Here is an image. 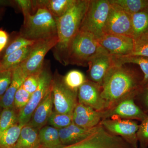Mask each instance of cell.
I'll return each mask as SVG.
<instances>
[{
    "instance_id": "cell-1",
    "label": "cell",
    "mask_w": 148,
    "mask_h": 148,
    "mask_svg": "<svg viewBox=\"0 0 148 148\" xmlns=\"http://www.w3.org/2000/svg\"><path fill=\"white\" fill-rule=\"evenodd\" d=\"M143 74L134 67L113 65L106 73L101 86V95L107 109L130 97H135L142 87Z\"/></svg>"
},
{
    "instance_id": "cell-2",
    "label": "cell",
    "mask_w": 148,
    "mask_h": 148,
    "mask_svg": "<svg viewBox=\"0 0 148 148\" xmlns=\"http://www.w3.org/2000/svg\"><path fill=\"white\" fill-rule=\"evenodd\" d=\"M90 0H77L63 16L55 18L58 41L53 48L55 59L65 64L67 50L72 40L79 31Z\"/></svg>"
},
{
    "instance_id": "cell-3",
    "label": "cell",
    "mask_w": 148,
    "mask_h": 148,
    "mask_svg": "<svg viewBox=\"0 0 148 148\" xmlns=\"http://www.w3.org/2000/svg\"><path fill=\"white\" fill-rule=\"evenodd\" d=\"M19 35L34 41L57 37L55 18L45 7L38 8L35 14L24 17Z\"/></svg>"
},
{
    "instance_id": "cell-4",
    "label": "cell",
    "mask_w": 148,
    "mask_h": 148,
    "mask_svg": "<svg viewBox=\"0 0 148 148\" xmlns=\"http://www.w3.org/2000/svg\"><path fill=\"white\" fill-rule=\"evenodd\" d=\"M104 49L95 37L79 30L69 45L64 65L88 66L90 60Z\"/></svg>"
},
{
    "instance_id": "cell-5",
    "label": "cell",
    "mask_w": 148,
    "mask_h": 148,
    "mask_svg": "<svg viewBox=\"0 0 148 148\" xmlns=\"http://www.w3.org/2000/svg\"><path fill=\"white\" fill-rule=\"evenodd\" d=\"M110 6L109 0H90L79 30L99 39L105 34Z\"/></svg>"
},
{
    "instance_id": "cell-6",
    "label": "cell",
    "mask_w": 148,
    "mask_h": 148,
    "mask_svg": "<svg viewBox=\"0 0 148 148\" xmlns=\"http://www.w3.org/2000/svg\"><path fill=\"white\" fill-rule=\"evenodd\" d=\"M49 66V64L45 62L40 73L39 83L38 88L32 94L28 104L24 108L18 112V124L24 126L29 123L34 112L50 88L53 77Z\"/></svg>"
},
{
    "instance_id": "cell-7",
    "label": "cell",
    "mask_w": 148,
    "mask_h": 148,
    "mask_svg": "<svg viewBox=\"0 0 148 148\" xmlns=\"http://www.w3.org/2000/svg\"><path fill=\"white\" fill-rule=\"evenodd\" d=\"M61 148H135L119 136L110 133L100 123L89 137L76 144Z\"/></svg>"
},
{
    "instance_id": "cell-8",
    "label": "cell",
    "mask_w": 148,
    "mask_h": 148,
    "mask_svg": "<svg viewBox=\"0 0 148 148\" xmlns=\"http://www.w3.org/2000/svg\"><path fill=\"white\" fill-rule=\"evenodd\" d=\"M58 41V37H55L37 41L32 46L27 59L19 65L26 76L39 73L41 72L46 55L55 46Z\"/></svg>"
},
{
    "instance_id": "cell-9",
    "label": "cell",
    "mask_w": 148,
    "mask_h": 148,
    "mask_svg": "<svg viewBox=\"0 0 148 148\" xmlns=\"http://www.w3.org/2000/svg\"><path fill=\"white\" fill-rule=\"evenodd\" d=\"M51 88L56 112L72 114L78 103L77 93L66 86L63 82V77L59 75L53 77Z\"/></svg>"
},
{
    "instance_id": "cell-10",
    "label": "cell",
    "mask_w": 148,
    "mask_h": 148,
    "mask_svg": "<svg viewBox=\"0 0 148 148\" xmlns=\"http://www.w3.org/2000/svg\"><path fill=\"white\" fill-rule=\"evenodd\" d=\"M101 123L110 133L121 137L133 147L138 148L137 132L139 125L137 121L113 117L102 120Z\"/></svg>"
},
{
    "instance_id": "cell-11",
    "label": "cell",
    "mask_w": 148,
    "mask_h": 148,
    "mask_svg": "<svg viewBox=\"0 0 148 148\" xmlns=\"http://www.w3.org/2000/svg\"><path fill=\"white\" fill-rule=\"evenodd\" d=\"M110 4V9L105 27V34L121 35L132 38L131 14L117 5Z\"/></svg>"
},
{
    "instance_id": "cell-12",
    "label": "cell",
    "mask_w": 148,
    "mask_h": 148,
    "mask_svg": "<svg viewBox=\"0 0 148 148\" xmlns=\"http://www.w3.org/2000/svg\"><path fill=\"white\" fill-rule=\"evenodd\" d=\"M100 113L102 120L117 117L142 122L148 115L135 103V97L126 98L110 108L100 111Z\"/></svg>"
},
{
    "instance_id": "cell-13",
    "label": "cell",
    "mask_w": 148,
    "mask_h": 148,
    "mask_svg": "<svg viewBox=\"0 0 148 148\" xmlns=\"http://www.w3.org/2000/svg\"><path fill=\"white\" fill-rule=\"evenodd\" d=\"M98 40L100 45L112 56L129 55L134 49V39L131 37L105 34Z\"/></svg>"
},
{
    "instance_id": "cell-14",
    "label": "cell",
    "mask_w": 148,
    "mask_h": 148,
    "mask_svg": "<svg viewBox=\"0 0 148 148\" xmlns=\"http://www.w3.org/2000/svg\"><path fill=\"white\" fill-rule=\"evenodd\" d=\"M78 103L88 106L95 110L107 109L105 100L101 95V87L89 80H86L77 91Z\"/></svg>"
},
{
    "instance_id": "cell-15",
    "label": "cell",
    "mask_w": 148,
    "mask_h": 148,
    "mask_svg": "<svg viewBox=\"0 0 148 148\" xmlns=\"http://www.w3.org/2000/svg\"><path fill=\"white\" fill-rule=\"evenodd\" d=\"M113 65L112 55L104 49L95 56L88 63L89 80L101 87L106 73Z\"/></svg>"
},
{
    "instance_id": "cell-16",
    "label": "cell",
    "mask_w": 148,
    "mask_h": 148,
    "mask_svg": "<svg viewBox=\"0 0 148 148\" xmlns=\"http://www.w3.org/2000/svg\"><path fill=\"white\" fill-rule=\"evenodd\" d=\"M73 123L84 129H91L100 124L102 119L100 111L78 103L72 114Z\"/></svg>"
},
{
    "instance_id": "cell-17",
    "label": "cell",
    "mask_w": 148,
    "mask_h": 148,
    "mask_svg": "<svg viewBox=\"0 0 148 148\" xmlns=\"http://www.w3.org/2000/svg\"><path fill=\"white\" fill-rule=\"evenodd\" d=\"M53 96L51 85L42 101L34 112L28 124L38 130L45 126L53 112Z\"/></svg>"
},
{
    "instance_id": "cell-18",
    "label": "cell",
    "mask_w": 148,
    "mask_h": 148,
    "mask_svg": "<svg viewBox=\"0 0 148 148\" xmlns=\"http://www.w3.org/2000/svg\"><path fill=\"white\" fill-rule=\"evenodd\" d=\"M99 124L91 129H84L73 123L67 127L58 130L61 143L65 146L79 143L88 138L95 132L98 128Z\"/></svg>"
},
{
    "instance_id": "cell-19",
    "label": "cell",
    "mask_w": 148,
    "mask_h": 148,
    "mask_svg": "<svg viewBox=\"0 0 148 148\" xmlns=\"http://www.w3.org/2000/svg\"><path fill=\"white\" fill-rule=\"evenodd\" d=\"M27 77L20 66L14 69L10 85L4 95L0 99V107L3 109L13 108L15 94Z\"/></svg>"
},
{
    "instance_id": "cell-20",
    "label": "cell",
    "mask_w": 148,
    "mask_h": 148,
    "mask_svg": "<svg viewBox=\"0 0 148 148\" xmlns=\"http://www.w3.org/2000/svg\"><path fill=\"white\" fill-rule=\"evenodd\" d=\"M40 148L39 130L29 124L24 125L14 148Z\"/></svg>"
},
{
    "instance_id": "cell-21",
    "label": "cell",
    "mask_w": 148,
    "mask_h": 148,
    "mask_svg": "<svg viewBox=\"0 0 148 148\" xmlns=\"http://www.w3.org/2000/svg\"><path fill=\"white\" fill-rule=\"evenodd\" d=\"M114 65H122L127 64H136L140 67L143 74L142 87L148 84V57L140 56H112Z\"/></svg>"
},
{
    "instance_id": "cell-22",
    "label": "cell",
    "mask_w": 148,
    "mask_h": 148,
    "mask_svg": "<svg viewBox=\"0 0 148 148\" xmlns=\"http://www.w3.org/2000/svg\"><path fill=\"white\" fill-rule=\"evenodd\" d=\"M39 137L40 148H61L65 146L61 143L58 130L50 125L39 130Z\"/></svg>"
},
{
    "instance_id": "cell-23",
    "label": "cell",
    "mask_w": 148,
    "mask_h": 148,
    "mask_svg": "<svg viewBox=\"0 0 148 148\" xmlns=\"http://www.w3.org/2000/svg\"><path fill=\"white\" fill-rule=\"evenodd\" d=\"M32 45L16 51L0 60V71H12L19 66L27 59L31 51Z\"/></svg>"
},
{
    "instance_id": "cell-24",
    "label": "cell",
    "mask_w": 148,
    "mask_h": 148,
    "mask_svg": "<svg viewBox=\"0 0 148 148\" xmlns=\"http://www.w3.org/2000/svg\"><path fill=\"white\" fill-rule=\"evenodd\" d=\"M77 0H41V6L45 7L54 18L64 15L77 2Z\"/></svg>"
},
{
    "instance_id": "cell-25",
    "label": "cell",
    "mask_w": 148,
    "mask_h": 148,
    "mask_svg": "<svg viewBox=\"0 0 148 148\" xmlns=\"http://www.w3.org/2000/svg\"><path fill=\"white\" fill-rule=\"evenodd\" d=\"M132 38L148 35V7L131 15Z\"/></svg>"
},
{
    "instance_id": "cell-26",
    "label": "cell",
    "mask_w": 148,
    "mask_h": 148,
    "mask_svg": "<svg viewBox=\"0 0 148 148\" xmlns=\"http://www.w3.org/2000/svg\"><path fill=\"white\" fill-rule=\"evenodd\" d=\"M109 1L131 15L148 7V0H109Z\"/></svg>"
},
{
    "instance_id": "cell-27",
    "label": "cell",
    "mask_w": 148,
    "mask_h": 148,
    "mask_svg": "<svg viewBox=\"0 0 148 148\" xmlns=\"http://www.w3.org/2000/svg\"><path fill=\"white\" fill-rule=\"evenodd\" d=\"M23 126L17 123L7 130L0 137V148H14Z\"/></svg>"
},
{
    "instance_id": "cell-28",
    "label": "cell",
    "mask_w": 148,
    "mask_h": 148,
    "mask_svg": "<svg viewBox=\"0 0 148 148\" xmlns=\"http://www.w3.org/2000/svg\"><path fill=\"white\" fill-rule=\"evenodd\" d=\"M86 80L82 72L76 70L70 71L63 77V82L66 86L77 93L79 88Z\"/></svg>"
},
{
    "instance_id": "cell-29",
    "label": "cell",
    "mask_w": 148,
    "mask_h": 148,
    "mask_svg": "<svg viewBox=\"0 0 148 148\" xmlns=\"http://www.w3.org/2000/svg\"><path fill=\"white\" fill-rule=\"evenodd\" d=\"M18 123V114L14 108L3 109L0 115V137L7 130Z\"/></svg>"
},
{
    "instance_id": "cell-30",
    "label": "cell",
    "mask_w": 148,
    "mask_h": 148,
    "mask_svg": "<svg viewBox=\"0 0 148 148\" xmlns=\"http://www.w3.org/2000/svg\"><path fill=\"white\" fill-rule=\"evenodd\" d=\"M36 41L30 40L25 38L21 35L17 36L7 46L0 56V60L4 59L11 53L16 51L33 45Z\"/></svg>"
},
{
    "instance_id": "cell-31",
    "label": "cell",
    "mask_w": 148,
    "mask_h": 148,
    "mask_svg": "<svg viewBox=\"0 0 148 148\" xmlns=\"http://www.w3.org/2000/svg\"><path fill=\"white\" fill-rule=\"evenodd\" d=\"M72 114H61L53 111L48 123L50 126L60 130L69 126L73 123Z\"/></svg>"
},
{
    "instance_id": "cell-32",
    "label": "cell",
    "mask_w": 148,
    "mask_h": 148,
    "mask_svg": "<svg viewBox=\"0 0 148 148\" xmlns=\"http://www.w3.org/2000/svg\"><path fill=\"white\" fill-rule=\"evenodd\" d=\"M134 41L133 51L127 56H140L148 57V35L134 39Z\"/></svg>"
},
{
    "instance_id": "cell-33",
    "label": "cell",
    "mask_w": 148,
    "mask_h": 148,
    "mask_svg": "<svg viewBox=\"0 0 148 148\" xmlns=\"http://www.w3.org/2000/svg\"><path fill=\"white\" fill-rule=\"evenodd\" d=\"M32 94L25 90L22 86L18 89L14 96V108L18 112L24 108L29 103Z\"/></svg>"
},
{
    "instance_id": "cell-34",
    "label": "cell",
    "mask_w": 148,
    "mask_h": 148,
    "mask_svg": "<svg viewBox=\"0 0 148 148\" xmlns=\"http://www.w3.org/2000/svg\"><path fill=\"white\" fill-rule=\"evenodd\" d=\"M137 138L140 148H148V115L139 125Z\"/></svg>"
},
{
    "instance_id": "cell-35",
    "label": "cell",
    "mask_w": 148,
    "mask_h": 148,
    "mask_svg": "<svg viewBox=\"0 0 148 148\" xmlns=\"http://www.w3.org/2000/svg\"><path fill=\"white\" fill-rule=\"evenodd\" d=\"M135 103L148 115V84L140 88L135 98Z\"/></svg>"
},
{
    "instance_id": "cell-36",
    "label": "cell",
    "mask_w": 148,
    "mask_h": 148,
    "mask_svg": "<svg viewBox=\"0 0 148 148\" xmlns=\"http://www.w3.org/2000/svg\"><path fill=\"white\" fill-rule=\"evenodd\" d=\"M12 71H0V99L4 95L11 83Z\"/></svg>"
},
{
    "instance_id": "cell-37",
    "label": "cell",
    "mask_w": 148,
    "mask_h": 148,
    "mask_svg": "<svg viewBox=\"0 0 148 148\" xmlns=\"http://www.w3.org/2000/svg\"><path fill=\"white\" fill-rule=\"evenodd\" d=\"M40 73L28 76L22 84L23 88L32 95L36 90L38 86Z\"/></svg>"
},
{
    "instance_id": "cell-38",
    "label": "cell",
    "mask_w": 148,
    "mask_h": 148,
    "mask_svg": "<svg viewBox=\"0 0 148 148\" xmlns=\"http://www.w3.org/2000/svg\"><path fill=\"white\" fill-rule=\"evenodd\" d=\"M18 8L23 13L24 17L29 14H33L35 13L33 5V1L31 0H16L14 1Z\"/></svg>"
},
{
    "instance_id": "cell-39",
    "label": "cell",
    "mask_w": 148,
    "mask_h": 148,
    "mask_svg": "<svg viewBox=\"0 0 148 148\" xmlns=\"http://www.w3.org/2000/svg\"><path fill=\"white\" fill-rule=\"evenodd\" d=\"M9 40V35L7 32L0 29V56L7 46Z\"/></svg>"
},
{
    "instance_id": "cell-40",
    "label": "cell",
    "mask_w": 148,
    "mask_h": 148,
    "mask_svg": "<svg viewBox=\"0 0 148 148\" xmlns=\"http://www.w3.org/2000/svg\"><path fill=\"white\" fill-rule=\"evenodd\" d=\"M11 5V3L10 1L0 0V6H7Z\"/></svg>"
},
{
    "instance_id": "cell-41",
    "label": "cell",
    "mask_w": 148,
    "mask_h": 148,
    "mask_svg": "<svg viewBox=\"0 0 148 148\" xmlns=\"http://www.w3.org/2000/svg\"><path fill=\"white\" fill-rule=\"evenodd\" d=\"M1 113H0V115H1Z\"/></svg>"
}]
</instances>
